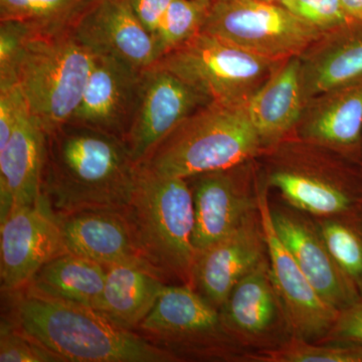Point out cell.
Returning <instances> with one entry per match:
<instances>
[{"label": "cell", "mask_w": 362, "mask_h": 362, "mask_svg": "<svg viewBox=\"0 0 362 362\" xmlns=\"http://www.w3.org/2000/svg\"><path fill=\"white\" fill-rule=\"evenodd\" d=\"M138 169L122 138L68 122L47 134L42 194L57 214L123 211Z\"/></svg>", "instance_id": "cell-1"}, {"label": "cell", "mask_w": 362, "mask_h": 362, "mask_svg": "<svg viewBox=\"0 0 362 362\" xmlns=\"http://www.w3.org/2000/svg\"><path fill=\"white\" fill-rule=\"evenodd\" d=\"M2 295L7 302L2 319L64 362H180L95 309L52 299L26 287Z\"/></svg>", "instance_id": "cell-2"}, {"label": "cell", "mask_w": 362, "mask_h": 362, "mask_svg": "<svg viewBox=\"0 0 362 362\" xmlns=\"http://www.w3.org/2000/svg\"><path fill=\"white\" fill-rule=\"evenodd\" d=\"M122 211L140 259L166 282L194 288L197 252L187 180L156 175L139 164L134 188Z\"/></svg>", "instance_id": "cell-3"}, {"label": "cell", "mask_w": 362, "mask_h": 362, "mask_svg": "<svg viewBox=\"0 0 362 362\" xmlns=\"http://www.w3.org/2000/svg\"><path fill=\"white\" fill-rule=\"evenodd\" d=\"M264 151L246 105L211 102L185 119L140 165L158 175L188 178L254 160Z\"/></svg>", "instance_id": "cell-4"}, {"label": "cell", "mask_w": 362, "mask_h": 362, "mask_svg": "<svg viewBox=\"0 0 362 362\" xmlns=\"http://www.w3.org/2000/svg\"><path fill=\"white\" fill-rule=\"evenodd\" d=\"M95 58L71 28L42 30L32 26L18 59L16 80L28 110L47 134L65 125L75 113Z\"/></svg>", "instance_id": "cell-5"}, {"label": "cell", "mask_w": 362, "mask_h": 362, "mask_svg": "<svg viewBox=\"0 0 362 362\" xmlns=\"http://www.w3.org/2000/svg\"><path fill=\"white\" fill-rule=\"evenodd\" d=\"M266 150L271 151L267 185L286 204L314 218L362 209V166L300 139Z\"/></svg>", "instance_id": "cell-6"}, {"label": "cell", "mask_w": 362, "mask_h": 362, "mask_svg": "<svg viewBox=\"0 0 362 362\" xmlns=\"http://www.w3.org/2000/svg\"><path fill=\"white\" fill-rule=\"evenodd\" d=\"M135 332L183 361L247 362L220 311L194 288L166 285Z\"/></svg>", "instance_id": "cell-7"}, {"label": "cell", "mask_w": 362, "mask_h": 362, "mask_svg": "<svg viewBox=\"0 0 362 362\" xmlns=\"http://www.w3.org/2000/svg\"><path fill=\"white\" fill-rule=\"evenodd\" d=\"M282 62L201 32L154 65L175 74L211 102L246 105Z\"/></svg>", "instance_id": "cell-8"}, {"label": "cell", "mask_w": 362, "mask_h": 362, "mask_svg": "<svg viewBox=\"0 0 362 362\" xmlns=\"http://www.w3.org/2000/svg\"><path fill=\"white\" fill-rule=\"evenodd\" d=\"M202 32L279 62L301 56L325 33L282 4L262 0H214Z\"/></svg>", "instance_id": "cell-9"}, {"label": "cell", "mask_w": 362, "mask_h": 362, "mask_svg": "<svg viewBox=\"0 0 362 362\" xmlns=\"http://www.w3.org/2000/svg\"><path fill=\"white\" fill-rule=\"evenodd\" d=\"M252 162L185 178L194 202V247L197 254L258 211L262 180L257 177Z\"/></svg>", "instance_id": "cell-10"}, {"label": "cell", "mask_w": 362, "mask_h": 362, "mask_svg": "<svg viewBox=\"0 0 362 362\" xmlns=\"http://www.w3.org/2000/svg\"><path fill=\"white\" fill-rule=\"evenodd\" d=\"M218 311L226 331L249 354L278 349L294 337L269 257L235 285Z\"/></svg>", "instance_id": "cell-11"}, {"label": "cell", "mask_w": 362, "mask_h": 362, "mask_svg": "<svg viewBox=\"0 0 362 362\" xmlns=\"http://www.w3.org/2000/svg\"><path fill=\"white\" fill-rule=\"evenodd\" d=\"M65 252L58 214L44 194L14 209L0 223L1 292L23 289L42 267Z\"/></svg>", "instance_id": "cell-12"}, {"label": "cell", "mask_w": 362, "mask_h": 362, "mask_svg": "<svg viewBox=\"0 0 362 362\" xmlns=\"http://www.w3.org/2000/svg\"><path fill=\"white\" fill-rule=\"evenodd\" d=\"M269 188L263 178L259 187V211L274 284L284 303L294 337L320 342L334 325L339 311L319 294L279 238L272 223Z\"/></svg>", "instance_id": "cell-13"}, {"label": "cell", "mask_w": 362, "mask_h": 362, "mask_svg": "<svg viewBox=\"0 0 362 362\" xmlns=\"http://www.w3.org/2000/svg\"><path fill=\"white\" fill-rule=\"evenodd\" d=\"M211 103L185 81L156 65L143 71L141 97L125 141L141 163L194 112Z\"/></svg>", "instance_id": "cell-14"}, {"label": "cell", "mask_w": 362, "mask_h": 362, "mask_svg": "<svg viewBox=\"0 0 362 362\" xmlns=\"http://www.w3.org/2000/svg\"><path fill=\"white\" fill-rule=\"evenodd\" d=\"M270 211L279 238L326 302L341 311L361 299L326 246L313 216L285 202H270Z\"/></svg>", "instance_id": "cell-15"}, {"label": "cell", "mask_w": 362, "mask_h": 362, "mask_svg": "<svg viewBox=\"0 0 362 362\" xmlns=\"http://www.w3.org/2000/svg\"><path fill=\"white\" fill-rule=\"evenodd\" d=\"M71 30L96 56L111 57L141 71L157 62L156 40L128 0H90Z\"/></svg>", "instance_id": "cell-16"}, {"label": "cell", "mask_w": 362, "mask_h": 362, "mask_svg": "<svg viewBox=\"0 0 362 362\" xmlns=\"http://www.w3.org/2000/svg\"><path fill=\"white\" fill-rule=\"evenodd\" d=\"M143 71L106 56H96L82 100L69 122L125 140L141 97Z\"/></svg>", "instance_id": "cell-17"}, {"label": "cell", "mask_w": 362, "mask_h": 362, "mask_svg": "<svg viewBox=\"0 0 362 362\" xmlns=\"http://www.w3.org/2000/svg\"><path fill=\"white\" fill-rule=\"evenodd\" d=\"M268 257L258 209L233 232L197 254L194 289L220 309L235 285Z\"/></svg>", "instance_id": "cell-18"}, {"label": "cell", "mask_w": 362, "mask_h": 362, "mask_svg": "<svg viewBox=\"0 0 362 362\" xmlns=\"http://www.w3.org/2000/svg\"><path fill=\"white\" fill-rule=\"evenodd\" d=\"M296 131L298 139L362 166V78L310 100Z\"/></svg>", "instance_id": "cell-19"}, {"label": "cell", "mask_w": 362, "mask_h": 362, "mask_svg": "<svg viewBox=\"0 0 362 362\" xmlns=\"http://www.w3.org/2000/svg\"><path fill=\"white\" fill-rule=\"evenodd\" d=\"M45 149L47 133L25 103L13 134L0 149V223L42 197Z\"/></svg>", "instance_id": "cell-20"}, {"label": "cell", "mask_w": 362, "mask_h": 362, "mask_svg": "<svg viewBox=\"0 0 362 362\" xmlns=\"http://www.w3.org/2000/svg\"><path fill=\"white\" fill-rule=\"evenodd\" d=\"M58 218L66 252L106 268L122 263L145 264L122 211L88 209L58 214Z\"/></svg>", "instance_id": "cell-21"}, {"label": "cell", "mask_w": 362, "mask_h": 362, "mask_svg": "<svg viewBox=\"0 0 362 362\" xmlns=\"http://www.w3.org/2000/svg\"><path fill=\"white\" fill-rule=\"evenodd\" d=\"M305 105L362 78V20L325 33L300 56Z\"/></svg>", "instance_id": "cell-22"}, {"label": "cell", "mask_w": 362, "mask_h": 362, "mask_svg": "<svg viewBox=\"0 0 362 362\" xmlns=\"http://www.w3.org/2000/svg\"><path fill=\"white\" fill-rule=\"evenodd\" d=\"M304 108L300 56L283 61L246 104L265 150L296 128Z\"/></svg>", "instance_id": "cell-23"}, {"label": "cell", "mask_w": 362, "mask_h": 362, "mask_svg": "<svg viewBox=\"0 0 362 362\" xmlns=\"http://www.w3.org/2000/svg\"><path fill=\"white\" fill-rule=\"evenodd\" d=\"M166 285L163 277L145 264L108 267L103 293L95 310L116 325L135 331Z\"/></svg>", "instance_id": "cell-24"}, {"label": "cell", "mask_w": 362, "mask_h": 362, "mask_svg": "<svg viewBox=\"0 0 362 362\" xmlns=\"http://www.w3.org/2000/svg\"><path fill=\"white\" fill-rule=\"evenodd\" d=\"M106 275L107 268L101 264L65 252L42 267L25 287L52 299L95 309Z\"/></svg>", "instance_id": "cell-25"}, {"label": "cell", "mask_w": 362, "mask_h": 362, "mask_svg": "<svg viewBox=\"0 0 362 362\" xmlns=\"http://www.w3.org/2000/svg\"><path fill=\"white\" fill-rule=\"evenodd\" d=\"M314 220L333 258L362 298V209Z\"/></svg>", "instance_id": "cell-26"}, {"label": "cell", "mask_w": 362, "mask_h": 362, "mask_svg": "<svg viewBox=\"0 0 362 362\" xmlns=\"http://www.w3.org/2000/svg\"><path fill=\"white\" fill-rule=\"evenodd\" d=\"M90 0H0V21H23L42 30L71 28Z\"/></svg>", "instance_id": "cell-27"}, {"label": "cell", "mask_w": 362, "mask_h": 362, "mask_svg": "<svg viewBox=\"0 0 362 362\" xmlns=\"http://www.w3.org/2000/svg\"><path fill=\"white\" fill-rule=\"evenodd\" d=\"M247 362H362V345L313 342L293 337L278 349L249 354Z\"/></svg>", "instance_id": "cell-28"}, {"label": "cell", "mask_w": 362, "mask_h": 362, "mask_svg": "<svg viewBox=\"0 0 362 362\" xmlns=\"http://www.w3.org/2000/svg\"><path fill=\"white\" fill-rule=\"evenodd\" d=\"M209 7L195 0L171 1L154 37L157 61L202 32Z\"/></svg>", "instance_id": "cell-29"}, {"label": "cell", "mask_w": 362, "mask_h": 362, "mask_svg": "<svg viewBox=\"0 0 362 362\" xmlns=\"http://www.w3.org/2000/svg\"><path fill=\"white\" fill-rule=\"evenodd\" d=\"M0 362H64L30 335L1 319Z\"/></svg>", "instance_id": "cell-30"}, {"label": "cell", "mask_w": 362, "mask_h": 362, "mask_svg": "<svg viewBox=\"0 0 362 362\" xmlns=\"http://www.w3.org/2000/svg\"><path fill=\"white\" fill-rule=\"evenodd\" d=\"M280 4L323 33L337 30L354 21L343 7L341 0H282Z\"/></svg>", "instance_id": "cell-31"}, {"label": "cell", "mask_w": 362, "mask_h": 362, "mask_svg": "<svg viewBox=\"0 0 362 362\" xmlns=\"http://www.w3.org/2000/svg\"><path fill=\"white\" fill-rule=\"evenodd\" d=\"M32 25L23 21H0V89L18 85L16 68Z\"/></svg>", "instance_id": "cell-32"}, {"label": "cell", "mask_w": 362, "mask_h": 362, "mask_svg": "<svg viewBox=\"0 0 362 362\" xmlns=\"http://www.w3.org/2000/svg\"><path fill=\"white\" fill-rule=\"evenodd\" d=\"M320 342L362 345V298L339 311L334 325Z\"/></svg>", "instance_id": "cell-33"}, {"label": "cell", "mask_w": 362, "mask_h": 362, "mask_svg": "<svg viewBox=\"0 0 362 362\" xmlns=\"http://www.w3.org/2000/svg\"><path fill=\"white\" fill-rule=\"evenodd\" d=\"M25 103L18 85L0 89V149L6 146L13 134Z\"/></svg>", "instance_id": "cell-34"}, {"label": "cell", "mask_w": 362, "mask_h": 362, "mask_svg": "<svg viewBox=\"0 0 362 362\" xmlns=\"http://www.w3.org/2000/svg\"><path fill=\"white\" fill-rule=\"evenodd\" d=\"M133 11L147 30L156 37L173 0H128Z\"/></svg>", "instance_id": "cell-35"}, {"label": "cell", "mask_w": 362, "mask_h": 362, "mask_svg": "<svg viewBox=\"0 0 362 362\" xmlns=\"http://www.w3.org/2000/svg\"><path fill=\"white\" fill-rule=\"evenodd\" d=\"M341 2L352 20H362V0H341Z\"/></svg>", "instance_id": "cell-36"}, {"label": "cell", "mask_w": 362, "mask_h": 362, "mask_svg": "<svg viewBox=\"0 0 362 362\" xmlns=\"http://www.w3.org/2000/svg\"><path fill=\"white\" fill-rule=\"evenodd\" d=\"M195 1L199 2V4H204V6H209L214 0H195Z\"/></svg>", "instance_id": "cell-37"}, {"label": "cell", "mask_w": 362, "mask_h": 362, "mask_svg": "<svg viewBox=\"0 0 362 362\" xmlns=\"http://www.w3.org/2000/svg\"><path fill=\"white\" fill-rule=\"evenodd\" d=\"M262 1L275 2V4H280L282 0H262Z\"/></svg>", "instance_id": "cell-38"}]
</instances>
